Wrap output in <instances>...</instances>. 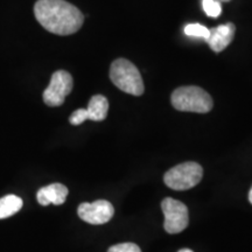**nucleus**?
Segmentation results:
<instances>
[{"mask_svg":"<svg viewBox=\"0 0 252 252\" xmlns=\"http://www.w3.org/2000/svg\"><path fill=\"white\" fill-rule=\"evenodd\" d=\"M34 14L39 24L56 35H70L80 31L84 15L65 0H37Z\"/></svg>","mask_w":252,"mask_h":252,"instance_id":"f257e3e1","label":"nucleus"},{"mask_svg":"<svg viewBox=\"0 0 252 252\" xmlns=\"http://www.w3.org/2000/svg\"><path fill=\"white\" fill-rule=\"evenodd\" d=\"M172 105L179 111L207 113L213 109L212 96L202 88L188 86L180 87L173 91Z\"/></svg>","mask_w":252,"mask_h":252,"instance_id":"f03ea898","label":"nucleus"},{"mask_svg":"<svg viewBox=\"0 0 252 252\" xmlns=\"http://www.w3.org/2000/svg\"><path fill=\"white\" fill-rule=\"evenodd\" d=\"M110 78L118 89L133 96L144 94V82L140 71L133 63L126 59H118L112 62L110 68Z\"/></svg>","mask_w":252,"mask_h":252,"instance_id":"7ed1b4c3","label":"nucleus"},{"mask_svg":"<svg viewBox=\"0 0 252 252\" xmlns=\"http://www.w3.org/2000/svg\"><path fill=\"white\" fill-rule=\"evenodd\" d=\"M203 168L197 162L188 161L173 167L163 176L167 187L174 190H187L202 180Z\"/></svg>","mask_w":252,"mask_h":252,"instance_id":"20e7f679","label":"nucleus"},{"mask_svg":"<svg viewBox=\"0 0 252 252\" xmlns=\"http://www.w3.org/2000/svg\"><path fill=\"white\" fill-rule=\"evenodd\" d=\"M72 87H74V80L68 71H55L50 78L49 86L43 93V102L52 108L62 105L65 97L71 93Z\"/></svg>","mask_w":252,"mask_h":252,"instance_id":"39448f33","label":"nucleus"},{"mask_svg":"<svg viewBox=\"0 0 252 252\" xmlns=\"http://www.w3.org/2000/svg\"><path fill=\"white\" fill-rule=\"evenodd\" d=\"M161 209L165 215L163 228L168 234H180L188 226V209L184 203L174 198L167 197L161 202Z\"/></svg>","mask_w":252,"mask_h":252,"instance_id":"423d86ee","label":"nucleus"},{"mask_svg":"<svg viewBox=\"0 0 252 252\" xmlns=\"http://www.w3.org/2000/svg\"><path fill=\"white\" fill-rule=\"evenodd\" d=\"M81 220L89 224H105L115 215V208L109 201L97 200L93 203H81L77 209Z\"/></svg>","mask_w":252,"mask_h":252,"instance_id":"0eeeda50","label":"nucleus"},{"mask_svg":"<svg viewBox=\"0 0 252 252\" xmlns=\"http://www.w3.org/2000/svg\"><path fill=\"white\" fill-rule=\"evenodd\" d=\"M236 27L234 24L229 23L225 25L214 27L210 30L209 39L207 40L208 46L215 53H220L228 47L234 40Z\"/></svg>","mask_w":252,"mask_h":252,"instance_id":"6e6552de","label":"nucleus"},{"mask_svg":"<svg viewBox=\"0 0 252 252\" xmlns=\"http://www.w3.org/2000/svg\"><path fill=\"white\" fill-rule=\"evenodd\" d=\"M68 196V188L62 184H52L46 187L41 188L36 194L37 202L41 206H48L53 203L55 206H60L65 202Z\"/></svg>","mask_w":252,"mask_h":252,"instance_id":"1a4fd4ad","label":"nucleus"},{"mask_svg":"<svg viewBox=\"0 0 252 252\" xmlns=\"http://www.w3.org/2000/svg\"><path fill=\"white\" fill-rule=\"evenodd\" d=\"M109 111V102L102 94H94L88 104L87 112L90 121L102 122L106 118Z\"/></svg>","mask_w":252,"mask_h":252,"instance_id":"9d476101","label":"nucleus"},{"mask_svg":"<svg viewBox=\"0 0 252 252\" xmlns=\"http://www.w3.org/2000/svg\"><path fill=\"white\" fill-rule=\"evenodd\" d=\"M23 208V200L17 195H6L0 198V220L13 216Z\"/></svg>","mask_w":252,"mask_h":252,"instance_id":"9b49d317","label":"nucleus"},{"mask_svg":"<svg viewBox=\"0 0 252 252\" xmlns=\"http://www.w3.org/2000/svg\"><path fill=\"white\" fill-rule=\"evenodd\" d=\"M185 34L191 37L203 39L207 42V40L209 39L210 35V30L200 24H189L185 27Z\"/></svg>","mask_w":252,"mask_h":252,"instance_id":"f8f14e48","label":"nucleus"},{"mask_svg":"<svg viewBox=\"0 0 252 252\" xmlns=\"http://www.w3.org/2000/svg\"><path fill=\"white\" fill-rule=\"evenodd\" d=\"M202 6L206 14L210 18H217L222 13V5L219 0H203Z\"/></svg>","mask_w":252,"mask_h":252,"instance_id":"ddd939ff","label":"nucleus"},{"mask_svg":"<svg viewBox=\"0 0 252 252\" xmlns=\"http://www.w3.org/2000/svg\"><path fill=\"white\" fill-rule=\"evenodd\" d=\"M88 119H89V117H88L87 109H78L71 113L69 122H70L71 125H81Z\"/></svg>","mask_w":252,"mask_h":252,"instance_id":"4468645a","label":"nucleus"},{"mask_svg":"<svg viewBox=\"0 0 252 252\" xmlns=\"http://www.w3.org/2000/svg\"><path fill=\"white\" fill-rule=\"evenodd\" d=\"M108 252H141V250L134 243H121L113 245V247L109 249Z\"/></svg>","mask_w":252,"mask_h":252,"instance_id":"2eb2a0df","label":"nucleus"},{"mask_svg":"<svg viewBox=\"0 0 252 252\" xmlns=\"http://www.w3.org/2000/svg\"><path fill=\"white\" fill-rule=\"evenodd\" d=\"M249 201H250V203L252 204V187L250 189V193H249Z\"/></svg>","mask_w":252,"mask_h":252,"instance_id":"dca6fc26","label":"nucleus"},{"mask_svg":"<svg viewBox=\"0 0 252 252\" xmlns=\"http://www.w3.org/2000/svg\"><path fill=\"white\" fill-rule=\"evenodd\" d=\"M179 252H193V251L189 250V249H181V250L179 251Z\"/></svg>","mask_w":252,"mask_h":252,"instance_id":"f3484780","label":"nucleus"},{"mask_svg":"<svg viewBox=\"0 0 252 252\" xmlns=\"http://www.w3.org/2000/svg\"><path fill=\"white\" fill-rule=\"evenodd\" d=\"M220 2H228V1H230V0H219Z\"/></svg>","mask_w":252,"mask_h":252,"instance_id":"a211bd4d","label":"nucleus"}]
</instances>
